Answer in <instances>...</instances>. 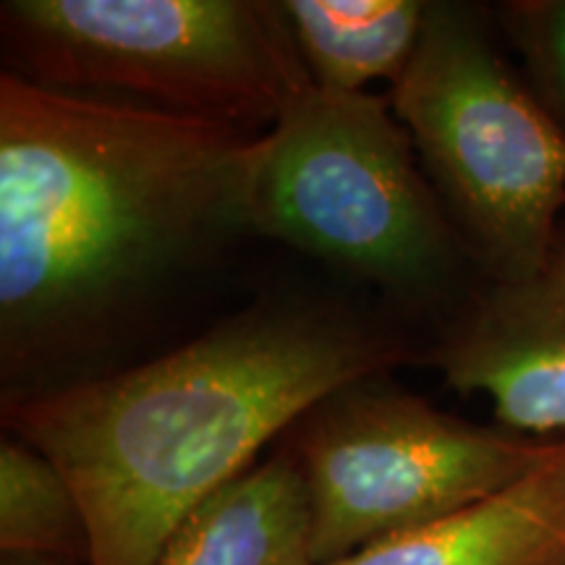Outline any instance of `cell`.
Here are the masks:
<instances>
[{
  "label": "cell",
  "mask_w": 565,
  "mask_h": 565,
  "mask_svg": "<svg viewBox=\"0 0 565 565\" xmlns=\"http://www.w3.org/2000/svg\"><path fill=\"white\" fill-rule=\"evenodd\" d=\"M244 129L0 76L6 370L92 335L246 228Z\"/></svg>",
  "instance_id": "obj_1"
},
{
  "label": "cell",
  "mask_w": 565,
  "mask_h": 565,
  "mask_svg": "<svg viewBox=\"0 0 565 565\" xmlns=\"http://www.w3.org/2000/svg\"><path fill=\"white\" fill-rule=\"evenodd\" d=\"M395 359L322 309L254 307L137 370L13 398L6 422L74 487L89 565H154L275 435Z\"/></svg>",
  "instance_id": "obj_2"
},
{
  "label": "cell",
  "mask_w": 565,
  "mask_h": 565,
  "mask_svg": "<svg viewBox=\"0 0 565 565\" xmlns=\"http://www.w3.org/2000/svg\"><path fill=\"white\" fill-rule=\"evenodd\" d=\"M244 223L404 294L440 286L466 252L385 100L315 84L254 137Z\"/></svg>",
  "instance_id": "obj_3"
},
{
  "label": "cell",
  "mask_w": 565,
  "mask_h": 565,
  "mask_svg": "<svg viewBox=\"0 0 565 565\" xmlns=\"http://www.w3.org/2000/svg\"><path fill=\"white\" fill-rule=\"evenodd\" d=\"M393 113L490 280L542 265L565 212V126L513 76L475 11L429 6Z\"/></svg>",
  "instance_id": "obj_4"
},
{
  "label": "cell",
  "mask_w": 565,
  "mask_h": 565,
  "mask_svg": "<svg viewBox=\"0 0 565 565\" xmlns=\"http://www.w3.org/2000/svg\"><path fill=\"white\" fill-rule=\"evenodd\" d=\"M3 30L24 79L118 95L179 116L273 126L309 79L280 3L11 0Z\"/></svg>",
  "instance_id": "obj_5"
},
{
  "label": "cell",
  "mask_w": 565,
  "mask_h": 565,
  "mask_svg": "<svg viewBox=\"0 0 565 565\" xmlns=\"http://www.w3.org/2000/svg\"><path fill=\"white\" fill-rule=\"evenodd\" d=\"M294 427L317 565L505 490L553 445L437 412L380 374L322 398Z\"/></svg>",
  "instance_id": "obj_6"
},
{
  "label": "cell",
  "mask_w": 565,
  "mask_h": 565,
  "mask_svg": "<svg viewBox=\"0 0 565 565\" xmlns=\"http://www.w3.org/2000/svg\"><path fill=\"white\" fill-rule=\"evenodd\" d=\"M445 385L487 395L503 429L565 437V221L532 273L490 286L429 353Z\"/></svg>",
  "instance_id": "obj_7"
},
{
  "label": "cell",
  "mask_w": 565,
  "mask_h": 565,
  "mask_svg": "<svg viewBox=\"0 0 565 565\" xmlns=\"http://www.w3.org/2000/svg\"><path fill=\"white\" fill-rule=\"evenodd\" d=\"M330 565H565V437L505 490Z\"/></svg>",
  "instance_id": "obj_8"
},
{
  "label": "cell",
  "mask_w": 565,
  "mask_h": 565,
  "mask_svg": "<svg viewBox=\"0 0 565 565\" xmlns=\"http://www.w3.org/2000/svg\"><path fill=\"white\" fill-rule=\"evenodd\" d=\"M154 565H317L307 487L291 450L210 494Z\"/></svg>",
  "instance_id": "obj_9"
},
{
  "label": "cell",
  "mask_w": 565,
  "mask_h": 565,
  "mask_svg": "<svg viewBox=\"0 0 565 565\" xmlns=\"http://www.w3.org/2000/svg\"><path fill=\"white\" fill-rule=\"evenodd\" d=\"M288 30L315 87L364 92L398 79L419 42L427 3L419 0H288Z\"/></svg>",
  "instance_id": "obj_10"
},
{
  "label": "cell",
  "mask_w": 565,
  "mask_h": 565,
  "mask_svg": "<svg viewBox=\"0 0 565 565\" xmlns=\"http://www.w3.org/2000/svg\"><path fill=\"white\" fill-rule=\"evenodd\" d=\"M0 550L11 557H89L87 521L68 479L30 443H0Z\"/></svg>",
  "instance_id": "obj_11"
},
{
  "label": "cell",
  "mask_w": 565,
  "mask_h": 565,
  "mask_svg": "<svg viewBox=\"0 0 565 565\" xmlns=\"http://www.w3.org/2000/svg\"><path fill=\"white\" fill-rule=\"evenodd\" d=\"M500 19L536 100L565 126V0H515L503 6Z\"/></svg>",
  "instance_id": "obj_12"
},
{
  "label": "cell",
  "mask_w": 565,
  "mask_h": 565,
  "mask_svg": "<svg viewBox=\"0 0 565 565\" xmlns=\"http://www.w3.org/2000/svg\"><path fill=\"white\" fill-rule=\"evenodd\" d=\"M3 565H66V563L45 561V557H11V555H3Z\"/></svg>",
  "instance_id": "obj_13"
}]
</instances>
